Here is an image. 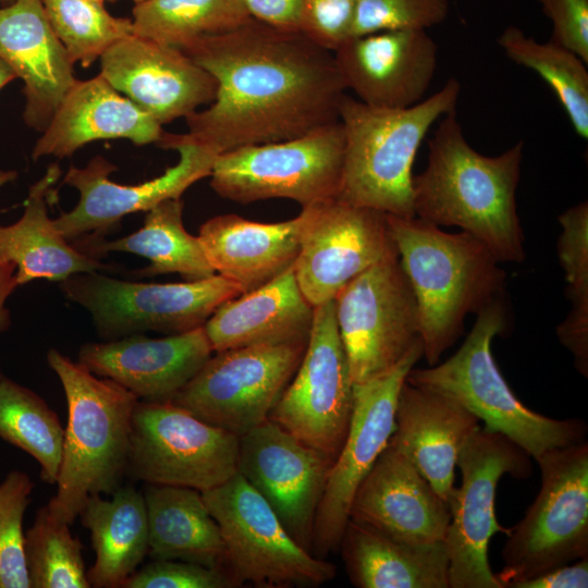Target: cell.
I'll list each match as a JSON object with an SVG mask.
<instances>
[{"label": "cell", "mask_w": 588, "mask_h": 588, "mask_svg": "<svg viewBox=\"0 0 588 588\" xmlns=\"http://www.w3.org/2000/svg\"><path fill=\"white\" fill-rule=\"evenodd\" d=\"M213 354L204 327L148 338L134 334L81 346L77 362L145 402H170Z\"/></svg>", "instance_id": "cell-22"}, {"label": "cell", "mask_w": 588, "mask_h": 588, "mask_svg": "<svg viewBox=\"0 0 588 588\" xmlns=\"http://www.w3.org/2000/svg\"><path fill=\"white\" fill-rule=\"evenodd\" d=\"M331 463L271 419L238 436L237 473L293 537L313 551L314 526Z\"/></svg>", "instance_id": "cell-19"}, {"label": "cell", "mask_w": 588, "mask_h": 588, "mask_svg": "<svg viewBox=\"0 0 588 588\" xmlns=\"http://www.w3.org/2000/svg\"><path fill=\"white\" fill-rule=\"evenodd\" d=\"M13 1H15V0H0V5L1 4L5 5V4H9V3L13 2Z\"/></svg>", "instance_id": "cell-50"}, {"label": "cell", "mask_w": 588, "mask_h": 588, "mask_svg": "<svg viewBox=\"0 0 588 588\" xmlns=\"http://www.w3.org/2000/svg\"><path fill=\"white\" fill-rule=\"evenodd\" d=\"M344 147L340 121L294 138L241 146L217 156L210 186L240 204L284 198L305 208L338 197Z\"/></svg>", "instance_id": "cell-8"}, {"label": "cell", "mask_w": 588, "mask_h": 588, "mask_svg": "<svg viewBox=\"0 0 588 588\" xmlns=\"http://www.w3.org/2000/svg\"><path fill=\"white\" fill-rule=\"evenodd\" d=\"M183 200L167 199L146 211L143 226L130 235L75 244L82 252L99 259L109 252L139 255L149 260L137 277L179 273L185 281L210 278L216 273L200 240L189 234L183 224Z\"/></svg>", "instance_id": "cell-33"}, {"label": "cell", "mask_w": 588, "mask_h": 588, "mask_svg": "<svg viewBox=\"0 0 588 588\" xmlns=\"http://www.w3.org/2000/svg\"><path fill=\"white\" fill-rule=\"evenodd\" d=\"M332 52L346 90L365 105L384 109L421 101L438 63V46L425 29L348 37Z\"/></svg>", "instance_id": "cell-21"}, {"label": "cell", "mask_w": 588, "mask_h": 588, "mask_svg": "<svg viewBox=\"0 0 588 588\" xmlns=\"http://www.w3.org/2000/svg\"><path fill=\"white\" fill-rule=\"evenodd\" d=\"M15 176V171H0V187L14 180ZM15 270V266L11 262L0 264V333L5 331L11 324V316L5 302L19 286Z\"/></svg>", "instance_id": "cell-47"}, {"label": "cell", "mask_w": 588, "mask_h": 588, "mask_svg": "<svg viewBox=\"0 0 588 588\" xmlns=\"http://www.w3.org/2000/svg\"><path fill=\"white\" fill-rule=\"evenodd\" d=\"M60 175L59 164H50L29 187L22 217L0 225V264L15 266L19 286L36 279L61 282L75 273L111 268L70 244L50 219L48 205Z\"/></svg>", "instance_id": "cell-29"}, {"label": "cell", "mask_w": 588, "mask_h": 588, "mask_svg": "<svg viewBox=\"0 0 588 588\" xmlns=\"http://www.w3.org/2000/svg\"><path fill=\"white\" fill-rule=\"evenodd\" d=\"M419 316L429 366L452 346L468 314L501 298L505 272L490 249L465 231L448 233L418 217L387 215Z\"/></svg>", "instance_id": "cell-3"}, {"label": "cell", "mask_w": 588, "mask_h": 588, "mask_svg": "<svg viewBox=\"0 0 588 588\" xmlns=\"http://www.w3.org/2000/svg\"><path fill=\"white\" fill-rule=\"evenodd\" d=\"M562 233L558 255L565 272L572 308L556 328L560 342L574 356L576 369L588 375V204L581 201L559 216Z\"/></svg>", "instance_id": "cell-37"}, {"label": "cell", "mask_w": 588, "mask_h": 588, "mask_svg": "<svg viewBox=\"0 0 588 588\" xmlns=\"http://www.w3.org/2000/svg\"><path fill=\"white\" fill-rule=\"evenodd\" d=\"M59 286L69 301L89 313L98 335L106 341L147 331L172 335L195 330L222 303L243 294L236 283L219 274L146 283L89 271L72 274Z\"/></svg>", "instance_id": "cell-9"}, {"label": "cell", "mask_w": 588, "mask_h": 588, "mask_svg": "<svg viewBox=\"0 0 588 588\" xmlns=\"http://www.w3.org/2000/svg\"><path fill=\"white\" fill-rule=\"evenodd\" d=\"M333 301L353 383L388 372L422 342L416 298L397 254L358 274Z\"/></svg>", "instance_id": "cell-13"}, {"label": "cell", "mask_w": 588, "mask_h": 588, "mask_svg": "<svg viewBox=\"0 0 588 588\" xmlns=\"http://www.w3.org/2000/svg\"><path fill=\"white\" fill-rule=\"evenodd\" d=\"M478 421L454 400L405 380L397 396L395 427L389 444L450 504L458 452L479 428Z\"/></svg>", "instance_id": "cell-25"}, {"label": "cell", "mask_w": 588, "mask_h": 588, "mask_svg": "<svg viewBox=\"0 0 588 588\" xmlns=\"http://www.w3.org/2000/svg\"><path fill=\"white\" fill-rule=\"evenodd\" d=\"M0 58L24 84L25 124L42 132L77 81L75 63L54 34L42 0L0 5Z\"/></svg>", "instance_id": "cell-24"}, {"label": "cell", "mask_w": 588, "mask_h": 588, "mask_svg": "<svg viewBox=\"0 0 588 588\" xmlns=\"http://www.w3.org/2000/svg\"><path fill=\"white\" fill-rule=\"evenodd\" d=\"M110 2H114V1H118V0H108ZM135 4H138V3H142V2H145L147 0H132Z\"/></svg>", "instance_id": "cell-49"}, {"label": "cell", "mask_w": 588, "mask_h": 588, "mask_svg": "<svg viewBox=\"0 0 588 588\" xmlns=\"http://www.w3.org/2000/svg\"><path fill=\"white\" fill-rule=\"evenodd\" d=\"M47 363L68 406L57 492L47 507L71 526L90 495L113 493L126 477L132 416L139 400L56 348L48 351Z\"/></svg>", "instance_id": "cell-4"}, {"label": "cell", "mask_w": 588, "mask_h": 588, "mask_svg": "<svg viewBox=\"0 0 588 588\" xmlns=\"http://www.w3.org/2000/svg\"><path fill=\"white\" fill-rule=\"evenodd\" d=\"M350 519L411 543L444 540L449 504L389 443L358 486Z\"/></svg>", "instance_id": "cell-23"}, {"label": "cell", "mask_w": 588, "mask_h": 588, "mask_svg": "<svg viewBox=\"0 0 588 588\" xmlns=\"http://www.w3.org/2000/svg\"><path fill=\"white\" fill-rule=\"evenodd\" d=\"M93 1L103 4L106 0H93Z\"/></svg>", "instance_id": "cell-51"}, {"label": "cell", "mask_w": 588, "mask_h": 588, "mask_svg": "<svg viewBox=\"0 0 588 588\" xmlns=\"http://www.w3.org/2000/svg\"><path fill=\"white\" fill-rule=\"evenodd\" d=\"M110 495L109 500L90 495L78 513L96 554L87 571L93 588H122L148 555L144 494L132 485H121Z\"/></svg>", "instance_id": "cell-31"}, {"label": "cell", "mask_w": 588, "mask_h": 588, "mask_svg": "<svg viewBox=\"0 0 588 588\" xmlns=\"http://www.w3.org/2000/svg\"><path fill=\"white\" fill-rule=\"evenodd\" d=\"M552 22L550 40L588 64V0H536Z\"/></svg>", "instance_id": "cell-44"}, {"label": "cell", "mask_w": 588, "mask_h": 588, "mask_svg": "<svg viewBox=\"0 0 588 588\" xmlns=\"http://www.w3.org/2000/svg\"><path fill=\"white\" fill-rule=\"evenodd\" d=\"M302 225V213L281 222H258L226 213L204 222L198 237L216 273L246 293L294 265Z\"/></svg>", "instance_id": "cell-28"}, {"label": "cell", "mask_w": 588, "mask_h": 588, "mask_svg": "<svg viewBox=\"0 0 588 588\" xmlns=\"http://www.w3.org/2000/svg\"><path fill=\"white\" fill-rule=\"evenodd\" d=\"M0 438L40 466L42 481H57L62 458L64 428L56 412L33 390L0 379Z\"/></svg>", "instance_id": "cell-36"}, {"label": "cell", "mask_w": 588, "mask_h": 588, "mask_svg": "<svg viewBox=\"0 0 588 588\" xmlns=\"http://www.w3.org/2000/svg\"><path fill=\"white\" fill-rule=\"evenodd\" d=\"M299 252L293 265L297 283L314 306L375 264L397 254L387 213L332 198L301 211Z\"/></svg>", "instance_id": "cell-18"}, {"label": "cell", "mask_w": 588, "mask_h": 588, "mask_svg": "<svg viewBox=\"0 0 588 588\" xmlns=\"http://www.w3.org/2000/svg\"><path fill=\"white\" fill-rule=\"evenodd\" d=\"M180 49L217 82L209 107L185 119V136L216 155L294 138L339 121L346 87L333 52L301 30L250 19Z\"/></svg>", "instance_id": "cell-1"}, {"label": "cell", "mask_w": 588, "mask_h": 588, "mask_svg": "<svg viewBox=\"0 0 588 588\" xmlns=\"http://www.w3.org/2000/svg\"><path fill=\"white\" fill-rule=\"evenodd\" d=\"M476 315L471 331L453 356L428 368L413 367L406 381L454 400L483 420V428L506 436L534 460L549 450L585 441L584 420L534 412L515 396L500 372L491 342L506 329L501 298Z\"/></svg>", "instance_id": "cell-6"}, {"label": "cell", "mask_w": 588, "mask_h": 588, "mask_svg": "<svg viewBox=\"0 0 588 588\" xmlns=\"http://www.w3.org/2000/svg\"><path fill=\"white\" fill-rule=\"evenodd\" d=\"M16 79L11 68L0 58V90L12 81Z\"/></svg>", "instance_id": "cell-48"}, {"label": "cell", "mask_w": 588, "mask_h": 588, "mask_svg": "<svg viewBox=\"0 0 588 588\" xmlns=\"http://www.w3.org/2000/svg\"><path fill=\"white\" fill-rule=\"evenodd\" d=\"M252 16L285 30H299L303 0H243Z\"/></svg>", "instance_id": "cell-45"}, {"label": "cell", "mask_w": 588, "mask_h": 588, "mask_svg": "<svg viewBox=\"0 0 588 588\" xmlns=\"http://www.w3.org/2000/svg\"><path fill=\"white\" fill-rule=\"evenodd\" d=\"M306 345H253L215 352L170 402L241 436L269 418Z\"/></svg>", "instance_id": "cell-14"}, {"label": "cell", "mask_w": 588, "mask_h": 588, "mask_svg": "<svg viewBox=\"0 0 588 588\" xmlns=\"http://www.w3.org/2000/svg\"><path fill=\"white\" fill-rule=\"evenodd\" d=\"M143 494L148 517V555L152 560H177L229 571L220 527L200 491L146 483Z\"/></svg>", "instance_id": "cell-32"}, {"label": "cell", "mask_w": 588, "mask_h": 588, "mask_svg": "<svg viewBox=\"0 0 588 588\" xmlns=\"http://www.w3.org/2000/svg\"><path fill=\"white\" fill-rule=\"evenodd\" d=\"M524 143L485 156L466 140L453 110L428 142L425 170L413 176L415 216L438 226H457L480 240L499 262L525 260L517 215Z\"/></svg>", "instance_id": "cell-2"}, {"label": "cell", "mask_w": 588, "mask_h": 588, "mask_svg": "<svg viewBox=\"0 0 588 588\" xmlns=\"http://www.w3.org/2000/svg\"><path fill=\"white\" fill-rule=\"evenodd\" d=\"M100 75L161 125L210 105L213 76L177 47L132 34L100 57Z\"/></svg>", "instance_id": "cell-20"}, {"label": "cell", "mask_w": 588, "mask_h": 588, "mask_svg": "<svg viewBox=\"0 0 588 588\" xmlns=\"http://www.w3.org/2000/svg\"><path fill=\"white\" fill-rule=\"evenodd\" d=\"M238 436L172 402L138 401L126 476L148 485L213 489L237 474Z\"/></svg>", "instance_id": "cell-12"}, {"label": "cell", "mask_w": 588, "mask_h": 588, "mask_svg": "<svg viewBox=\"0 0 588 588\" xmlns=\"http://www.w3.org/2000/svg\"><path fill=\"white\" fill-rule=\"evenodd\" d=\"M33 489V480L22 470H11L0 482V588H30L23 518Z\"/></svg>", "instance_id": "cell-40"}, {"label": "cell", "mask_w": 588, "mask_h": 588, "mask_svg": "<svg viewBox=\"0 0 588 588\" xmlns=\"http://www.w3.org/2000/svg\"><path fill=\"white\" fill-rule=\"evenodd\" d=\"M588 587V556L573 564L553 567L540 575L516 583L512 588H586Z\"/></svg>", "instance_id": "cell-46"}, {"label": "cell", "mask_w": 588, "mask_h": 588, "mask_svg": "<svg viewBox=\"0 0 588 588\" xmlns=\"http://www.w3.org/2000/svg\"><path fill=\"white\" fill-rule=\"evenodd\" d=\"M540 490L507 536L502 588L588 556V443L581 441L535 458Z\"/></svg>", "instance_id": "cell-7"}, {"label": "cell", "mask_w": 588, "mask_h": 588, "mask_svg": "<svg viewBox=\"0 0 588 588\" xmlns=\"http://www.w3.org/2000/svg\"><path fill=\"white\" fill-rule=\"evenodd\" d=\"M460 93V82L450 78L436 94L404 109L370 107L345 94L339 109L345 147L336 198L387 215L415 217V156L431 125L455 110Z\"/></svg>", "instance_id": "cell-5"}, {"label": "cell", "mask_w": 588, "mask_h": 588, "mask_svg": "<svg viewBox=\"0 0 588 588\" xmlns=\"http://www.w3.org/2000/svg\"><path fill=\"white\" fill-rule=\"evenodd\" d=\"M353 403L354 383L332 299L315 307L303 358L269 419L332 465L346 438Z\"/></svg>", "instance_id": "cell-15"}, {"label": "cell", "mask_w": 588, "mask_h": 588, "mask_svg": "<svg viewBox=\"0 0 588 588\" xmlns=\"http://www.w3.org/2000/svg\"><path fill=\"white\" fill-rule=\"evenodd\" d=\"M240 586L229 571L177 560H152L136 569L122 588H232Z\"/></svg>", "instance_id": "cell-42"}, {"label": "cell", "mask_w": 588, "mask_h": 588, "mask_svg": "<svg viewBox=\"0 0 588 588\" xmlns=\"http://www.w3.org/2000/svg\"><path fill=\"white\" fill-rule=\"evenodd\" d=\"M156 146L176 150L179 161L161 175L136 185L110 180L118 168L96 156L84 168L71 166L62 183L79 193L77 205L53 223L60 234L75 244L102 240L124 216L148 211L167 199L181 198L199 180L210 176L218 155L189 140L185 134L163 132Z\"/></svg>", "instance_id": "cell-16"}, {"label": "cell", "mask_w": 588, "mask_h": 588, "mask_svg": "<svg viewBox=\"0 0 588 588\" xmlns=\"http://www.w3.org/2000/svg\"><path fill=\"white\" fill-rule=\"evenodd\" d=\"M357 0H303L299 30L333 51L350 37Z\"/></svg>", "instance_id": "cell-43"}, {"label": "cell", "mask_w": 588, "mask_h": 588, "mask_svg": "<svg viewBox=\"0 0 588 588\" xmlns=\"http://www.w3.org/2000/svg\"><path fill=\"white\" fill-rule=\"evenodd\" d=\"M315 307L291 266L270 282L222 303L204 324L215 352L253 345L307 343Z\"/></svg>", "instance_id": "cell-27"}, {"label": "cell", "mask_w": 588, "mask_h": 588, "mask_svg": "<svg viewBox=\"0 0 588 588\" xmlns=\"http://www.w3.org/2000/svg\"><path fill=\"white\" fill-rule=\"evenodd\" d=\"M449 0H357L350 37L385 30L425 29L442 23Z\"/></svg>", "instance_id": "cell-41"}, {"label": "cell", "mask_w": 588, "mask_h": 588, "mask_svg": "<svg viewBox=\"0 0 588 588\" xmlns=\"http://www.w3.org/2000/svg\"><path fill=\"white\" fill-rule=\"evenodd\" d=\"M49 23L74 63L88 68L133 34L132 19L111 15L93 0H42Z\"/></svg>", "instance_id": "cell-39"}, {"label": "cell", "mask_w": 588, "mask_h": 588, "mask_svg": "<svg viewBox=\"0 0 588 588\" xmlns=\"http://www.w3.org/2000/svg\"><path fill=\"white\" fill-rule=\"evenodd\" d=\"M506 57L536 72L552 89L576 134L588 138V71L577 54L549 39L539 42L516 26L498 38Z\"/></svg>", "instance_id": "cell-35"}, {"label": "cell", "mask_w": 588, "mask_h": 588, "mask_svg": "<svg viewBox=\"0 0 588 588\" xmlns=\"http://www.w3.org/2000/svg\"><path fill=\"white\" fill-rule=\"evenodd\" d=\"M163 132L159 122L98 74L74 83L41 132L32 157L62 159L98 139L122 138L138 146L156 145Z\"/></svg>", "instance_id": "cell-26"}, {"label": "cell", "mask_w": 588, "mask_h": 588, "mask_svg": "<svg viewBox=\"0 0 588 588\" xmlns=\"http://www.w3.org/2000/svg\"><path fill=\"white\" fill-rule=\"evenodd\" d=\"M456 466L462 483L449 504L451 519L444 538L450 588H502L488 558L491 537L511 531L495 517L497 487L505 474L527 478L530 456L506 436L479 427L462 445Z\"/></svg>", "instance_id": "cell-10"}, {"label": "cell", "mask_w": 588, "mask_h": 588, "mask_svg": "<svg viewBox=\"0 0 588 588\" xmlns=\"http://www.w3.org/2000/svg\"><path fill=\"white\" fill-rule=\"evenodd\" d=\"M348 577L359 588H450L444 540L411 543L348 520L341 539Z\"/></svg>", "instance_id": "cell-30"}, {"label": "cell", "mask_w": 588, "mask_h": 588, "mask_svg": "<svg viewBox=\"0 0 588 588\" xmlns=\"http://www.w3.org/2000/svg\"><path fill=\"white\" fill-rule=\"evenodd\" d=\"M132 14L133 34L177 48L252 19L243 0H147L135 4Z\"/></svg>", "instance_id": "cell-34"}, {"label": "cell", "mask_w": 588, "mask_h": 588, "mask_svg": "<svg viewBox=\"0 0 588 588\" xmlns=\"http://www.w3.org/2000/svg\"><path fill=\"white\" fill-rule=\"evenodd\" d=\"M422 355L420 342L388 372L354 383L347 434L329 469L316 514L313 550L317 556L340 547L354 494L390 441L400 390Z\"/></svg>", "instance_id": "cell-17"}, {"label": "cell", "mask_w": 588, "mask_h": 588, "mask_svg": "<svg viewBox=\"0 0 588 588\" xmlns=\"http://www.w3.org/2000/svg\"><path fill=\"white\" fill-rule=\"evenodd\" d=\"M3 377V373L1 371V367H0V379Z\"/></svg>", "instance_id": "cell-52"}, {"label": "cell", "mask_w": 588, "mask_h": 588, "mask_svg": "<svg viewBox=\"0 0 588 588\" xmlns=\"http://www.w3.org/2000/svg\"><path fill=\"white\" fill-rule=\"evenodd\" d=\"M24 551L30 588H90L79 539L47 505L26 530Z\"/></svg>", "instance_id": "cell-38"}, {"label": "cell", "mask_w": 588, "mask_h": 588, "mask_svg": "<svg viewBox=\"0 0 588 588\" xmlns=\"http://www.w3.org/2000/svg\"><path fill=\"white\" fill-rule=\"evenodd\" d=\"M201 495L220 527L228 567L240 586H319L334 577L335 565L298 544L238 473Z\"/></svg>", "instance_id": "cell-11"}]
</instances>
